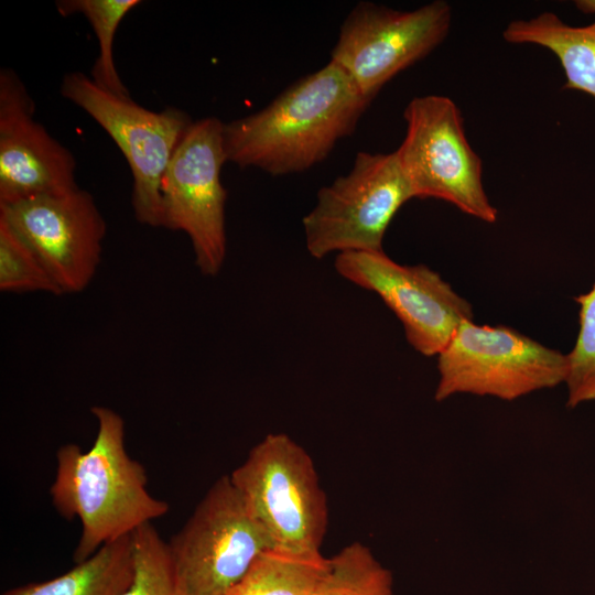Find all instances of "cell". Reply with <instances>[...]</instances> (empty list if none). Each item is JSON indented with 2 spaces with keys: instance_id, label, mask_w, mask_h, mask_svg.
Masks as SVG:
<instances>
[{
  "instance_id": "15",
  "label": "cell",
  "mask_w": 595,
  "mask_h": 595,
  "mask_svg": "<svg viewBox=\"0 0 595 595\" xmlns=\"http://www.w3.org/2000/svg\"><path fill=\"white\" fill-rule=\"evenodd\" d=\"M134 575L133 533L101 547L66 573L2 595H122Z\"/></svg>"
},
{
  "instance_id": "5",
  "label": "cell",
  "mask_w": 595,
  "mask_h": 595,
  "mask_svg": "<svg viewBox=\"0 0 595 595\" xmlns=\"http://www.w3.org/2000/svg\"><path fill=\"white\" fill-rule=\"evenodd\" d=\"M166 547L183 595H226L259 553L274 545L224 475Z\"/></svg>"
},
{
  "instance_id": "12",
  "label": "cell",
  "mask_w": 595,
  "mask_h": 595,
  "mask_svg": "<svg viewBox=\"0 0 595 595\" xmlns=\"http://www.w3.org/2000/svg\"><path fill=\"white\" fill-rule=\"evenodd\" d=\"M0 217L37 256L61 294L87 288L106 235V221L90 193L78 187L0 205Z\"/></svg>"
},
{
  "instance_id": "14",
  "label": "cell",
  "mask_w": 595,
  "mask_h": 595,
  "mask_svg": "<svg viewBox=\"0 0 595 595\" xmlns=\"http://www.w3.org/2000/svg\"><path fill=\"white\" fill-rule=\"evenodd\" d=\"M510 44L537 45L555 55L565 76L564 89L595 98V21L576 26L553 12L510 21L502 31Z\"/></svg>"
},
{
  "instance_id": "21",
  "label": "cell",
  "mask_w": 595,
  "mask_h": 595,
  "mask_svg": "<svg viewBox=\"0 0 595 595\" xmlns=\"http://www.w3.org/2000/svg\"><path fill=\"white\" fill-rule=\"evenodd\" d=\"M578 304V333L567 354V407L595 401V282L574 298Z\"/></svg>"
},
{
  "instance_id": "10",
  "label": "cell",
  "mask_w": 595,
  "mask_h": 595,
  "mask_svg": "<svg viewBox=\"0 0 595 595\" xmlns=\"http://www.w3.org/2000/svg\"><path fill=\"white\" fill-rule=\"evenodd\" d=\"M452 8L435 0L410 11L358 2L344 20L331 60L371 102L382 87L446 37Z\"/></svg>"
},
{
  "instance_id": "17",
  "label": "cell",
  "mask_w": 595,
  "mask_h": 595,
  "mask_svg": "<svg viewBox=\"0 0 595 595\" xmlns=\"http://www.w3.org/2000/svg\"><path fill=\"white\" fill-rule=\"evenodd\" d=\"M140 0H58L55 7L63 17L83 14L91 25L99 54L91 68V79L101 88L120 97H130L113 62V39L122 19Z\"/></svg>"
},
{
  "instance_id": "11",
  "label": "cell",
  "mask_w": 595,
  "mask_h": 595,
  "mask_svg": "<svg viewBox=\"0 0 595 595\" xmlns=\"http://www.w3.org/2000/svg\"><path fill=\"white\" fill-rule=\"evenodd\" d=\"M335 269L349 282L376 293L401 322L408 343L423 356H437L473 307L434 270L400 264L382 251L336 255Z\"/></svg>"
},
{
  "instance_id": "13",
  "label": "cell",
  "mask_w": 595,
  "mask_h": 595,
  "mask_svg": "<svg viewBox=\"0 0 595 595\" xmlns=\"http://www.w3.org/2000/svg\"><path fill=\"white\" fill-rule=\"evenodd\" d=\"M34 101L11 68L0 72V205L78 188L72 152L34 119Z\"/></svg>"
},
{
  "instance_id": "6",
  "label": "cell",
  "mask_w": 595,
  "mask_h": 595,
  "mask_svg": "<svg viewBox=\"0 0 595 595\" xmlns=\"http://www.w3.org/2000/svg\"><path fill=\"white\" fill-rule=\"evenodd\" d=\"M435 399L455 393L513 400L565 382L567 354H562L505 325L465 321L436 356Z\"/></svg>"
},
{
  "instance_id": "16",
  "label": "cell",
  "mask_w": 595,
  "mask_h": 595,
  "mask_svg": "<svg viewBox=\"0 0 595 595\" xmlns=\"http://www.w3.org/2000/svg\"><path fill=\"white\" fill-rule=\"evenodd\" d=\"M329 566L321 551L269 547L226 595H315Z\"/></svg>"
},
{
  "instance_id": "19",
  "label": "cell",
  "mask_w": 595,
  "mask_h": 595,
  "mask_svg": "<svg viewBox=\"0 0 595 595\" xmlns=\"http://www.w3.org/2000/svg\"><path fill=\"white\" fill-rule=\"evenodd\" d=\"M134 575L122 595H183L164 541L152 523L133 532Z\"/></svg>"
},
{
  "instance_id": "2",
  "label": "cell",
  "mask_w": 595,
  "mask_h": 595,
  "mask_svg": "<svg viewBox=\"0 0 595 595\" xmlns=\"http://www.w3.org/2000/svg\"><path fill=\"white\" fill-rule=\"evenodd\" d=\"M91 413L97 421L94 444L87 451L77 444L61 446L50 487L56 511L80 522L75 563L169 511L167 502L148 490L143 465L126 450L122 416L102 405L93 407Z\"/></svg>"
},
{
  "instance_id": "4",
  "label": "cell",
  "mask_w": 595,
  "mask_h": 595,
  "mask_svg": "<svg viewBox=\"0 0 595 595\" xmlns=\"http://www.w3.org/2000/svg\"><path fill=\"white\" fill-rule=\"evenodd\" d=\"M405 136L394 151L414 198H435L494 224L497 208L483 184V163L470 147L457 105L443 95L412 98L404 108Z\"/></svg>"
},
{
  "instance_id": "9",
  "label": "cell",
  "mask_w": 595,
  "mask_h": 595,
  "mask_svg": "<svg viewBox=\"0 0 595 595\" xmlns=\"http://www.w3.org/2000/svg\"><path fill=\"white\" fill-rule=\"evenodd\" d=\"M226 162L224 122L203 118L177 144L162 180V227L187 235L198 270L210 277L227 252V191L220 181Z\"/></svg>"
},
{
  "instance_id": "8",
  "label": "cell",
  "mask_w": 595,
  "mask_h": 595,
  "mask_svg": "<svg viewBox=\"0 0 595 595\" xmlns=\"http://www.w3.org/2000/svg\"><path fill=\"white\" fill-rule=\"evenodd\" d=\"M63 97L87 112L116 142L133 177L136 219L162 227V180L177 144L194 122L181 109L153 111L130 97L117 96L80 72L68 73L61 84Z\"/></svg>"
},
{
  "instance_id": "7",
  "label": "cell",
  "mask_w": 595,
  "mask_h": 595,
  "mask_svg": "<svg viewBox=\"0 0 595 595\" xmlns=\"http://www.w3.org/2000/svg\"><path fill=\"white\" fill-rule=\"evenodd\" d=\"M414 198L396 152H358L351 170L317 193L302 220L309 253L382 251L388 226Z\"/></svg>"
},
{
  "instance_id": "22",
  "label": "cell",
  "mask_w": 595,
  "mask_h": 595,
  "mask_svg": "<svg viewBox=\"0 0 595 595\" xmlns=\"http://www.w3.org/2000/svg\"><path fill=\"white\" fill-rule=\"evenodd\" d=\"M574 6L584 14L595 15V0H576L574 1Z\"/></svg>"
},
{
  "instance_id": "20",
  "label": "cell",
  "mask_w": 595,
  "mask_h": 595,
  "mask_svg": "<svg viewBox=\"0 0 595 595\" xmlns=\"http://www.w3.org/2000/svg\"><path fill=\"white\" fill-rule=\"evenodd\" d=\"M0 290L41 291L61 295L37 256L2 217H0Z\"/></svg>"
},
{
  "instance_id": "18",
  "label": "cell",
  "mask_w": 595,
  "mask_h": 595,
  "mask_svg": "<svg viewBox=\"0 0 595 595\" xmlns=\"http://www.w3.org/2000/svg\"><path fill=\"white\" fill-rule=\"evenodd\" d=\"M315 595H393V578L367 545L354 542L331 558Z\"/></svg>"
},
{
  "instance_id": "1",
  "label": "cell",
  "mask_w": 595,
  "mask_h": 595,
  "mask_svg": "<svg viewBox=\"0 0 595 595\" xmlns=\"http://www.w3.org/2000/svg\"><path fill=\"white\" fill-rule=\"evenodd\" d=\"M369 104L349 75L329 61L262 109L224 123L227 160L275 176L306 171L355 131Z\"/></svg>"
},
{
  "instance_id": "3",
  "label": "cell",
  "mask_w": 595,
  "mask_h": 595,
  "mask_svg": "<svg viewBox=\"0 0 595 595\" xmlns=\"http://www.w3.org/2000/svg\"><path fill=\"white\" fill-rule=\"evenodd\" d=\"M229 477L274 547L321 551L326 496L310 454L293 439L266 435Z\"/></svg>"
}]
</instances>
